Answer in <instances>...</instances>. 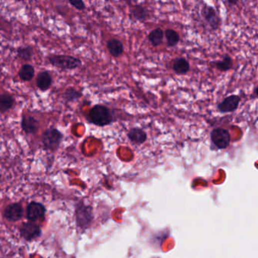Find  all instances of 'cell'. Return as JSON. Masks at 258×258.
<instances>
[{
  "label": "cell",
  "mask_w": 258,
  "mask_h": 258,
  "mask_svg": "<svg viewBox=\"0 0 258 258\" xmlns=\"http://www.w3.org/2000/svg\"><path fill=\"white\" fill-rule=\"evenodd\" d=\"M89 120L98 127H105L112 123L113 113L105 105H96L89 111Z\"/></svg>",
  "instance_id": "6da1fadb"
},
{
  "label": "cell",
  "mask_w": 258,
  "mask_h": 258,
  "mask_svg": "<svg viewBox=\"0 0 258 258\" xmlns=\"http://www.w3.org/2000/svg\"><path fill=\"white\" fill-rule=\"evenodd\" d=\"M75 219L77 227L86 230L90 227L93 221V211L90 205H86L80 201L76 205Z\"/></svg>",
  "instance_id": "7a4b0ae2"
},
{
  "label": "cell",
  "mask_w": 258,
  "mask_h": 258,
  "mask_svg": "<svg viewBox=\"0 0 258 258\" xmlns=\"http://www.w3.org/2000/svg\"><path fill=\"white\" fill-rule=\"evenodd\" d=\"M48 60L52 66L61 70H74L82 64L80 58L71 55H52L49 56Z\"/></svg>",
  "instance_id": "3957f363"
},
{
  "label": "cell",
  "mask_w": 258,
  "mask_h": 258,
  "mask_svg": "<svg viewBox=\"0 0 258 258\" xmlns=\"http://www.w3.org/2000/svg\"><path fill=\"white\" fill-rule=\"evenodd\" d=\"M62 139L63 134L58 129H47L42 135L43 149L46 151L55 152L59 148Z\"/></svg>",
  "instance_id": "277c9868"
},
{
  "label": "cell",
  "mask_w": 258,
  "mask_h": 258,
  "mask_svg": "<svg viewBox=\"0 0 258 258\" xmlns=\"http://www.w3.org/2000/svg\"><path fill=\"white\" fill-rule=\"evenodd\" d=\"M211 139L212 143L218 149H227L230 146L231 136H230V132L227 129L218 127L211 131Z\"/></svg>",
  "instance_id": "5b68a950"
},
{
  "label": "cell",
  "mask_w": 258,
  "mask_h": 258,
  "mask_svg": "<svg viewBox=\"0 0 258 258\" xmlns=\"http://www.w3.org/2000/svg\"><path fill=\"white\" fill-rule=\"evenodd\" d=\"M20 236L27 242H32L41 237L42 230L39 225L34 222L23 223L19 228Z\"/></svg>",
  "instance_id": "8992f818"
},
{
  "label": "cell",
  "mask_w": 258,
  "mask_h": 258,
  "mask_svg": "<svg viewBox=\"0 0 258 258\" xmlns=\"http://www.w3.org/2000/svg\"><path fill=\"white\" fill-rule=\"evenodd\" d=\"M201 14L211 29L217 30L221 25V19L216 9L211 5H205L201 10Z\"/></svg>",
  "instance_id": "52a82bcc"
},
{
  "label": "cell",
  "mask_w": 258,
  "mask_h": 258,
  "mask_svg": "<svg viewBox=\"0 0 258 258\" xmlns=\"http://www.w3.org/2000/svg\"><path fill=\"white\" fill-rule=\"evenodd\" d=\"M46 213V208L42 203L31 202L27 205L26 209V218L27 221L36 222L42 219Z\"/></svg>",
  "instance_id": "ba28073f"
},
{
  "label": "cell",
  "mask_w": 258,
  "mask_h": 258,
  "mask_svg": "<svg viewBox=\"0 0 258 258\" xmlns=\"http://www.w3.org/2000/svg\"><path fill=\"white\" fill-rule=\"evenodd\" d=\"M23 216V209L20 203H11L5 208L4 217L10 222H17Z\"/></svg>",
  "instance_id": "9c48e42d"
},
{
  "label": "cell",
  "mask_w": 258,
  "mask_h": 258,
  "mask_svg": "<svg viewBox=\"0 0 258 258\" xmlns=\"http://www.w3.org/2000/svg\"><path fill=\"white\" fill-rule=\"evenodd\" d=\"M241 98L237 95H231L218 104V109L221 113L233 112L239 108Z\"/></svg>",
  "instance_id": "30bf717a"
},
{
  "label": "cell",
  "mask_w": 258,
  "mask_h": 258,
  "mask_svg": "<svg viewBox=\"0 0 258 258\" xmlns=\"http://www.w3.org/2000/svg\"><path fill=\"white\" fill-rule=\"evenodd\" d=\"M39 121L31 115L23 114L21 120V128L27 134H34L39 130Z\"/></svg>",
  "instance_id": "8fae6325"
},
{
  "label": "cell",
  "mask_w": 258,
  "mask_h": 258,
  "mask_svg": "<svg viewBox=\"0 0 258 258\" xmlns=\"http://www.w3.org/2000/svg\"><path fill=\"white\" fill-rule=\"evenodd\" d=\"M36 86L41 91L45 92V91L48 90L52 86V77L50 73L47 70L40 71L36 77Z\"/></svg>",
  "instance_id": "7c38bea8"
},
{
  "label": "cell",
  "mask_w": 258,
  "mask_h": 258,
  "mask_svg": "<svg viewBox=\"0 0 258 258\" xmlns=\"http://www.w3.org/2000/svg\"><path fill=\"white\" fill-rule=\"evenodd\" d=\"M149 17V11L148 8L141 5H136L132 7L130 11V17L131 20L143 22L147 20Z\"/></svg>",
  "instance_id": "4fadbf2b"
},
{
  "label": "cell",
  "mask_w": 258,
  "mask_h": 258,
  "mask_svg": "<svg viewBox=\"0 0 258 258\" xmlns=\"http://www.w3.org/2000/svg\"><path fill=\"white\" fill-rule=\"evenodd\" d=\"M106 46L111 56L114 58H118L124 53V44L119 39H114V38L110 39L107 42Z\"/></svg>",
  "instance_id": "5bb4252c"
},
{
  "label": "cell",
  "mask_w": 258,
  "mask_h": 258,
  "mask_svg": "<svg viewBox=\"0 0 258 258\" xmlns=\"http://www.w3.org/2000/svg\"><path fill=\"white\" fill-rule=\"evenodd\" d=\"M128 139L131 141L133 144L142 145L147 140V133L143 130V129L138 128V127H135V128H132L131 130L129 131Z\"/></svg>",
  "instance_id": "9a60e30c"
},
{
  "label": "cell",
  "mask_w": 258,
  "mask_h": 258,
  "mask_svg": "<svg viewBox=\"0 0 258 258\" xmlns=\"http://www.w3.org/2000/svg\"><path fill=\"white\" fill-rule=\"evenodd\" d=\"M172 67L177 75H186L190 70V64L186 58L179 57L173 61Z\"/></svg>",
  "instance_id": "2e32d148"
},
{
  "label": "cell",
  "mask_w": 258,
  "mask_h": 258,
  "mask_svg": "<svg viewBox=\"0 0 258 258\" xmlns=\"http://www.w3.org/2000/svg\"><path fill=\"white\" fill-rule=\"evenodd\" d=\"M211 67H215L221 72H227L228 70H231L233 67V58L229 55H225L223 57L222 59L218 61H212L210 63Z\"/></svg>",
  "instance_id": "e0dca14e"
},
{
  "label": "cell",
  "mask_w": 258,
  "mask_h": 258,
  "mask_svg": "<svg viewBox=\"0 0 258 258\" xmlns=\"http://www.w3.org/2000/svg\"><path fill=\"white\" fill-rule=\"evenodd\" d=\"M14 105V99L11 95L3 93L0 95V112L5 113L9 111Z\"/></svg>",
  "instance_id": "ac0fdd59"
},
{
  "label": "cell",
  "mask_w": 258,
  "mask_h": 258,
  "mask_svg": "<svg viewBox=\"0 0 258 258\" xmlns=\"http://www.w3.org/2000/svg\"><path fill=\"white\" fill-rule=\"evenodd\" d=\"M34 67L30 64H23L19 70L18 76L22 81H30L34 77Z\"/></svg>",
  "instance_id": "d6986e66"
},
{
  "label": "cell",
  "mask_w": 258,
  "mask_h": 258,
  "mask_svg": "<svg viewBox=\"0 0 258 258\" xmlns=\"http://www.w3.org/2000/svg\"><path fill=\"white\" fill-rule=\"evenodd\" d=\"M164 37V32L162 29L158 27L154 29L148 35V39L152 43L154 47H158L163 42Z\"/></svg>",
  "instance_id": "ffe728a7"
},
{
  "label": "cell",
  "mask_w": 258,
  "mask_h": 258,
  "mask_svg": "<svg viewBox=\"0 0 258 258\" xmlns=\"http://www.w3.org/2000/svg\"><path fill=\"white\" fill-rule=\"evenodd\" d=\"M17 55L18 58L23 61H29L33 58L34 50L33 47L30 45L19 47L17 50Z\"/></svg>",
  "instance_id": "44dd1931"
},
{
  "label": "cell",
  "mask_w": 258,
  "mask_h": 258,
  "mask_svg": "<svg viewBox=\"0 0 258 258\" xmlns=\"http://www.w3.org/2000/svg\"><path fill=\"white\" fill-rule=\"evenodd\" d=\"M164 36L166 38L167 45L168 47H174L180 42V34L173 29H167L164 32Z\"/></svg>",
  "instance_id": "7402d4cb"
},
{
  "label": "cell",
  "mask_w": 258,
  "mask_h": 258,
  "mask_svg": "<svg viewBox=\"0 0 258 258\" xmlns=\"http://www.w3.org/2000/svg\"><path fill=\"white\" fill-rule=\"evenodd\" d=\"M83 94L80 91L77 90L73 87H69L64 91L63 94V98L67 102H74L78 100L82 97Z\"/></svg>",
  "instance_id": "603a6c76"
},
{
  "label": "cell",
  "mask_w": 258,
  "mask_h": 258,
  "mask_svg": "<svg viewBox=\"0 0 258 258\" xmlns=\"http://www.w3.org/2000/svg\"><path fill=\"white\" fill-rule=\"evenodd\" d=\"M68 2L76 9L80 10V11L84 10L86 8V5H85L83 0H68Z\"/></svg>",
  "instance_id": "cb8c5ba5"
},
{
  "label": "cell",
  "mask_w": 258,
  "mask_h": 258,
  "mask_svg": "<svg viewBox=\"0 0 258 258\" xmlns=\"http://www.w3.org/2000/svg\"><path fill=\"white\" fill-rule=\"evenodd\" d=\"M227 1V3L230 5H236L239 3L240 2V0H226Z\"/></svg>",
  "instance_id": "d4e9b609"
},
{
  "label": "cell",
  "mask_w": 258,
  "mask_h": 258,
  "mask_svg": "<svg viewBox=\"0 0 258 258\" xmlns=\"http://www.w3.org/2000/svg\"><path fill=\"white\" fill-rule=\"evenodd\" d=\"M127 3H131V2H137L138 0H124Z\"/></svg>",
  "instance_id": "484cf974"
},
{
  "label": "cell",
  "mask_w": 258,
  "mask_h": 258,
  "mask_svg": "<svg viewBox=\"0 0 258 258\" xmlns=\"http://www.w3.org/2000/svg\"><path fill=\"white\" fill-rule=\"evenodd\" d=\"M254 94H255V97L258 96V86L255 88V90H254Z\"/></svg>",
  "instance_id": "4316f807"
},
{
  "label": "cell",
  "mask_w": 258,
  "mask_h": 258,
  "mask_svg": "<svg viewBox=\"0 0 258 258\" xmlns=\"http://www.w3.org/2000/svg\"><path fill=\"white\" fill-rule=\"evenodd\" d=\"M17 1H22V0H17Z\"/></svg>",
  "instance_id": "83f0119b"
}]
</instances>
